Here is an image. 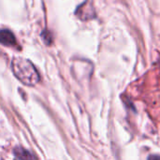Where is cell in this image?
Returning <instances> with one entry per match:
<instances>
[{"mask_svg":"<svg viewBox=\"0 0 160 160\" xmlns=\"http://www.w3.org/2000/svg\"><path fill=\"white\" fill-rule=\"evenodd\" d=\"M147 160H160V156L158 155H151L148 157Z\"/></svg>","mask_w":160,"mask_h":160,"instance_id":"8992f818","label":"cell"},{"mask_svg":"<svg viewBox=\"0 0 160 160\" xmlns=\"http://www.w3.org/2000/svg\"><path fill=\"white\" fill-rule=\"evenodd\" d=\"M14 155L19 160H35L33 155L22 147H16L14 149Z\"/></svg>","mask_w":160,"mask_h":160,"instance_id":"277c9868","label":"cell"},{"mask_svg":"<svg viewBox=\"0 0 160 160\" xmlns=\"http://www.w3.org/2000/svg\"><path fill=\"white\" fill-rule=\"evenodd\" d=\"M11 68L15 77L27 86H34L40 80L37 68L27 59L21 57L14 58L11 63Z\"/></svg>","mask_w":160,"mask_h":160,"instance_id":"6da1fadb","label":"cell"},{"mask_svg":"<svg viewBox=\"0 0 160 160\" xmlns=\"http://www.w3.org/2000/svg\"><path fill=\"white\" fill-rule=\"evenodd\" d=\"M41 38L44 41V43L46 45H48V46L51 45L52 42V34L48 30H44L41 33Z\"/></svg>","mask_w":160,"mask_h":160,"instance_id":"5b68a950","label":"cell"},{"mask_svg":"<svg viewBox=\"0 0 160 160\" xmlns=\"http://www.w3.org/2000/svg\"><path fill=\"white\" fill-rule=\"evenodd\" d=\"M0 44L8 47H14L17 45V40L13 33L8 29L0 30Z\"/></svg>","mask_w":160,"mask_h":160,"instance_id":"3957f363","label":"cell"},{"mask_svg":"<svg viewBox=\"0 0 160 160\" xmlns=\"http://www.w3.org/2000/svg\"><path fill=\"white\" fill-rule=\"evenodd\" d=\"M76 15L80 17L82 20H90L95 17V10L91 4H89L88 1H85L83 4H82L76 10Z\"/></svg>","mask_w":160,"mask_h":160,"instance_id":"7a4b0ae2","label":"cell"}]
</instances>
